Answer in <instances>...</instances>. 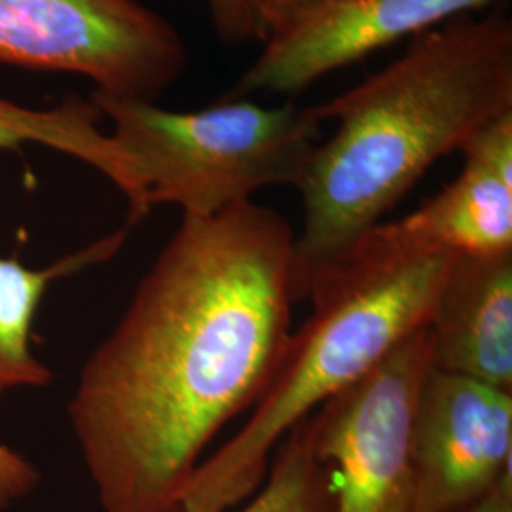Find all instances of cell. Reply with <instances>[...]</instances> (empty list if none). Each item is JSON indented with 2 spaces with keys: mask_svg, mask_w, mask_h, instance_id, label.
<instances>
[{
  "mask_svg": "<svg viewBox=\"0 0 512 512\" xmlns=\"http://www.w3.org/2000/svg\"><path fill=\"white\" fill-rule=\"evenodd\" d=\"M293 245L251 200L183 215L69 403L103 512H181L203 450L262 399L293 334Z\"/></svg>",
  "mask_w": 512,
  "mask_h": 512,
  "instance_id": "6da1fadb",
  "label": "cell"
},
{
  "mask_svg": "<svg viewBox=\"0 0 512 512\" xmlns=\"http://www.w3.org/2000/svg\"><path fill=\"white\" fill-rule=\"evenodd\" d=\"M429 368L423 327L308 418L315 452L332 476V512H423L412 418Z\"/></svg>",
  "mask_w": 512,
  "mask_h": 512,
  "instance_id": "8992f818",
  "label": "cell"
},
{
  "mask_svg": "<svg viewBox=\"0 0 512 512\" xmlns=\"http://www.w3.org/2000/svg\"><path fill=\"white\" fill-rule=\"evenodd\" d=\"M338 128L298 190L294 302L338 268L440 158L512 110V19L459 16L421 33L397 61L311 107Z\"/></svg>",
  "mask_w": 512,
  "mask_h": 512,
  "instance_id": "7a4b0ae2",
  "label": "cell"
},
{
  "mask_svg": "<svg viewBox=\"0 0 512 512\" xmlns=\"http://www.w3.org/2000/svg\"><path fill=\"white\" fill-rule=\"evenodd\" d=\"M128 239V228L97 239L80 251L33 270L18 258L0 256V404L12 389L46 387L54 372L33 353V325L50 285L80 274L118 255Z\"/></svg>",
  "mask_w": 512,
  "mask_h": 512,
  "instance_id": "8fae6325",
  "label": "cell"
},
{
  "mask_svg": "<svg viewBox=\"0 0 512 512\" xmlns=\"http://www.w3.org/2000/svg\"><path fill=\"white\" fill-rule=\"evenodd\" d=\"M334 488L308 420L296 425L275 450L262 486L234 512H332Z\"/></svg>",
  "mask_w": 512,
  "mask_h": 512,
  "instance_id": "4fadbf2b",
  "label": "cell"
},
{
  "mask_svg": "<svg viewBox=\"0 0 512 512\" xmlns=\"http://www.w3.org/2000/svg\"><path fill=\"white\" fill-rule=\"evenodd\" d=\"M421 511L454 512L512 476V391L429 368L412 418Z\"/></svg>",
  "mask_w": 512,
  "mask_h": 512,
  "instance_id": "52a82bcc",
  "label": "cell"
},
{
  "mask_svg": "<svg viewBox=\"0 0 512 512\" xmlns=\"http://www.w3.org/2000/svg\"><path fill=\"white\" fill-rule=\"evenodd\" d=\"M458 177L404 219L378 224L391 245L421 255L512 253V110L461 148Z\"/></svg>",
  "mask_w": 512,
  "mask_h": 512,
  "instance_id": "9c48e42d",
  "label": "cell"
},
{
  "mask_svg": "<svg viewBox=\"0 0 512 512\" xmlns=\"http://www.w3.org/2000/svg\"><path fill=\"white\" fill-rule=\"evenodd\" d=\"M454 258L403 251L372 228L313 285L311 315L291 334L272 384L238 433L202 459L184 488L181 512H230L255 494L296 425L429 325Z\"/></svg>",
  "mask_w": 512,
  "mask_h": 512,
  "instance_id": "3957f363",
  "label": "cell"
},
{
  "mask_svg": "<svg viewBox=\"0 0 512 512\" xmlns=\"http://www.w3.org/2000/svg\"><path fill=\"white\" fill-rule=\"evenodd\" d=\"M40 482L37 467L18 450L0 442V511L25 499Z\"/></svg>",
  "mask_w": 512,
  "mask_h": 512,
  "instance_id": "2e32d148",
  "label": "cell"
},
{
  "mask_svg": "<svg viewBox=\"0 0 512 512\" xmlns=\"http://www.w3.org/2000/svg\"><path fill=\"white\" fill-rule=\"evenodd\" d=\"M332 2L338 0H249V6L260 31V42H266Z\"/></svg>",
  "mask_w": 512,
  "mask_h": 512,
  "instance_id": "5bb4252c",
  "label": "cell"
},
{
  "mask_svg": "<svg viewBox=\"0 0 512 512\" xmlns=\"http://www.w3.org/2000/svg\"><path fill=\"white\" fill-rule=\"evenodd\" d=\"M128 173L129 226L164 203L209 217L262 188L298 186L321 141L311 107L226 99L196 112L93 92Z\"/></svg>",
  "mask_w": 512,
  "mask_h": 512,
  "instance_id": "277c9868",
  "label": "cell"
},
{
  "mask_svg": "<svg viewBox=\"0 0 512 512\" xmlns=\"http://www.w3.org/2000/svg\"><path fill=\"white\" fill-rule=\"evenodd\" d=\"M101 118L92 99L69 97L52 109H29L0 95V150L27 143L52 148L92 165L126 196L128 173L112 137L99 128Z\"/></svg>",
  "mask_w": 512,
  "mask_h": 512,
  "instance_id": "7c38bea8",
  "label": "cell"
},
{
  "mask_svg": "<svg viewBox=\"0 0 512 512\" xmlns=\"http://www.w3.org/2000/svg\"><path fill=\"white\" fill-rule=\"evenodd\" d=\"M215 33L226 44L260 42V31L249 0H205Z\"/></svg>",
  "mask_w": 512,
  "mask_h": 512,
  "instance_id": "9a60e30c",
  "label": "cell"
},
{
  "mask_svg": "<svg viewBox=\"0 0 512 512\" xmlns=\"http://www.w3.org/2000/svg\"><path fill=\"white\" fill-rule=\"evenodd\" d=\"M454 512H512V476L503 478L494 490Z\"/></svg>",
  "mask_w": 512,
  "mask_h": 512,
  "instance_id": "e0dca14e",
  "label": "cell"
},
{
  "mask_svg": "<svg viewBox=\"0 0 512 512\" xmlns=\"http://www.w3.org/2000/svg\"><path fill=\"white\" fill-rule=\"evenodd\" d=\"M186 61L177 29L139 0H0V65L78 74L93 92L154 103Z\"/></svg>",
  "mask_w": 512,
  "mask_h": 512,
  "instance_id": "5b68a950",
  "label": "cell"
},
{
  "mask_svg": "<svg viewBox=\"0 0 512 512\" xmlns=\"http://www.w3.org/2000/svg\"><path fill=\"white\" fill-rule=\"evenodd\" d=\"M503 0H338L268 38L226 99L296 95L319 78Z\"/></svg>",
  "mask_w": 512,
  "mask_h": 512,
  "instance_id": "ba28073f",
  "label": "cell"
},
{
  "mask_svg": "<svg viewBox=\"0 0 512 512\" xmlns=\"http://www.w3.org/2000/svg\"><path fill=\"white\" fill-rule=\"evenodd\" d=\"M427 334L431 368L512 391V253L456 256Z\"/></svg>",
  "mask_w": 512,
  "mask_h": 512,
  "instance_id": "30bf717a",
  "label": "cell"
}]
</instances>
